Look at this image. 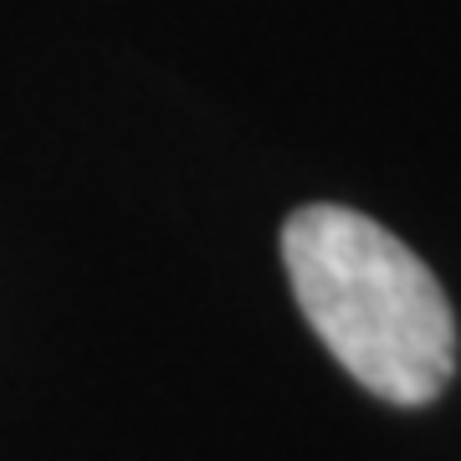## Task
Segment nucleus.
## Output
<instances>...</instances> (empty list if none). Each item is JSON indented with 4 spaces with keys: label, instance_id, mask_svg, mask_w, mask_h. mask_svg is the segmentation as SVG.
Masks as SVG:
<instances>
[{
    "label": "nucleus",
    "instance_id": "f257e3e1",
    "mask_svg": "<svg viewBox=\"0 0 461 461\" xmlns=\"http://www.w3.org/2000/svg\"><path fill=\"white\" fill-rule=\"evenodd\" d=\"M282 262L303 313L369 395L426 405L456 375V318L405 241L344 205H303L282 226Z\"/></svg>",
    "mask_w": 461,
    "mask_h": 461
}]
</instances>
